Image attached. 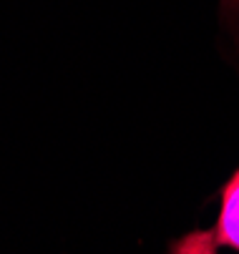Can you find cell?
Wrapping results in <instances>:
<instances>
[{
	"label": "cell",
	"mask_w": 239,
	"mask_h": 254,
	"mask_svg": "<svg viewBox=\"0 0 239 254\" xmlns=\"http://www.w3.org/2000/svg\"><path fill=\"white\" fill-rule=\"evenodd\" d=\"M219 216L217 224L209 232H194L201 244H207L209 249L227 247L239 254V166L237 171L222 184L219 194Z\"/></svg>",
	"instance_id": "1"
},
{
	"label": "cell",
	"mask_w": 239,
	"mask_h": 254,
	"mask_svg": "<svg viewBox=\"0 0 239 254\" xmlns=\"http://www.w3.org/2000/svg\"><path fill=\"white\" fill-rule=\"evenodd\" d=\"M219 18L239 48V0H219Z\"/></svg>",
	"instance_id": "2"
}]
</instances>
